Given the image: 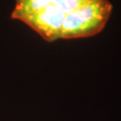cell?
Returning a JSON list of instances; mask_svg holds the SVG:
<instances>
[{"label":"cell","instance_id":"obj_1","mask_svg":"<svg viewBox=\"0 0 121 121\" xmlns=\"http://www.w3.org/2000/svg\"><path fill=\"white\" fill-rule=\"evenodd\" d=\"M111 11L108 0H16L11 18L52 42L97 35L107 24Z\"/></svg>","mask_w":121,"mask_h":121}]
</instances>
